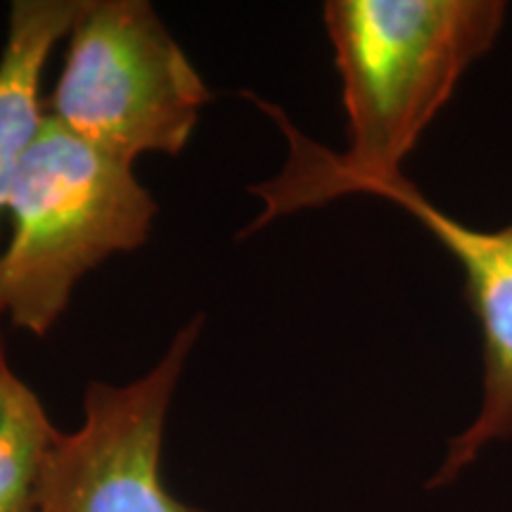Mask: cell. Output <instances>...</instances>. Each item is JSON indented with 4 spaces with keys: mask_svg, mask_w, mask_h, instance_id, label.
<instances>
[{
    "mask_svg": "<svg viewBox=\"0 0 512 512\" xmlns=\"http://www.w3.org/2000/svg\"><path fill=\"white\" fill-rule=\"evenodd\" d=\"M508 5L501 0H330L328 29L349 150L335 155L294 128L278 107H261L290 140V157L273 181L256 185L261 219L316 207L358 192L361 185L401 174L432 119L458 81L494 48Z\"/></svg>",
    "mask_w": 512,
    "mask_h": 512,
    "instance_id": "1",
    "label": "cell"
},
{
    "mask_svg": "<svg viewBox=\"0 0 512 512\" xmlns=\"http://www.w3.org/2000/svg\"><path fill=\"white\" fill-rule=\"evenodd\" d=\"M155 216L157 202L133 164L46 114L12 185L10 240L0 256L3 316L19 330L48 335L83 275L145 245Z\"/></svg>",
    "mask_w": 512,
    "mask_h": 512,
    "instance_id": "2",
    "label": "cell"
},
{
    "mask_svg": "<svg viewBox=\"0 0 512 512\" xmlns=\"http://www.w3.org/2000/svg\"><path fill=\"white\" fill-rule=\"evenodd\" d=\"M48 117L133 164L178 155L211 100L202 76L145 0H83Z\"/></svg>",
    "mask_w": 512,
    "mask_h": 512,
    "instance_id": "3",
    "label": "cell"
},
{
    "mask_svg": "<svg viewBox=\"0 0 512 512\" xmlns=\"http://www.w3.org/2000/svg\"><path fill=\"white\" fill-rule=\"evenodd\" d=\"M202 323L178 330L138 380L88 384L79 427L57 437L38 512H209L176 498L162 475L166 418Z\"/></svg>",
    "mask_w": 512,
    "mask_h": 512,
    "instance_id": "4",
    "label": "cell"
},
{
    "mask_svg": "<svg viewBox=\"0 0 512 512\" xmlns=\"http://www.w3.org/2000/svg\"><path fill=\"white\" fill-rule=\"evenodd\" d=\"M358 192L399 204L458 259L465 273V297L482 325L484 396L477 418L448 444L430 486L456 482L479 453L512 437V223L501 230H477L434 207L403 174L361 185Z\"/></svg>",
    "mask_w": 512,
    "mask_h": 512,
    "instance_id": "5",
    "label": "cell"
},
{
    "mask_svg": "<svg viewBox=\"0 0 512 512\" xmlns=\"http://www.w3.org/2000/svg\"><path fill=\"white\" fill-rule=\"evenodd\" d=\"M81 5L83 0H15L10 8L0 53V226L8 219L24 150L46 117L41 110V81L48 57L69 36Z\"/></svg>",
    "mask_w": 512,
    "mask_h": 512,
    "instance_id": "6",
    "label": "cell"
},
{
    "mask_svg": "<svg viewBox=\"0 0 512 512\" xmlns=\"http://www.w3.org/2000/svg\"><path fill=\"white\" fill-rule=\"evenodd\" d=\"M60 430L12 370L0 335V512H38Z\"/></svg>",
    "mask_w": 512,
    "mask_h": 512,
    "instance_id": "7",
    "label": "cell"
}]
</instances>
